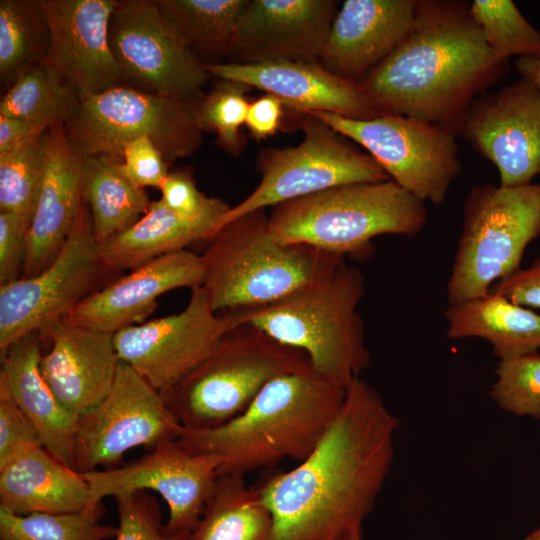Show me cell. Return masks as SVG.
Instances as JSON below:
<instances>
[{
  "label": "cell",
  "instance_id": "cell-1",
  "mask_svg": "<svg viewBox=\"0 0 540 540\" xmlns=\"http://www.w3.org/2000/svg\"><path fill=\"white\" fill-rule=\"evenodd\" d=\"M399 421L360 377L315 449L257 486L273 519L269 540H363V522L390 472Z\"/></svg>",
  "mask_w": 540,
  "mask_h": 540
},
{
  "label": "cell",
  "instance_id": "cell-2",
  "mask_svg": "<svg viewBox=\"0 0 540 540\" xmlns=\"http://www.w3.org/2000/svg\"><path fill=\"white\" fill-rule=\"evenodd\" d=\"M508 72L460 0H417L401 43L359 83L380 114L417 118L456 136L474 101Z\"/></svg>",
  "mask_w": 540,
  "mask_h": 540
},
{
  "label": "cell",
  "instance_id": "cell-3",
  "mask_svg": "<svg viewBox=\"0 0 540 540\" xmlns=\"http://www.w3.org/2000/svg\"><path fill=\"white\" fill-rule=\"evenodd\" d=\"M346 388L308 366L268 383L234 419L209 429H182L189 451L216 458L220 475L242 476L285 459L301 462L339 414Z\"/></svg>",
  "mask_w": 540,
  "mask_h": 540
},
{
  "label": "cell",
  "instance_id": "cell-4",
  "mask_svg": "<svg viewBox=\"0 0 540 540\" xmlns=\"http://www.w3.org/2000/svg\"><path fill=\"white\" fill-rule=\"evenodd\" d=\"M363 273L342 262L330 274L272 303L228 311L236 325L250 323L304 352L312 368L347 388L370 362L358 306Z\"/></svg>",
  "mask_w": 540,
  "mask_h": 540
},
{
  "label": "cell",
  "instance_id": "cell-5",
  "mask_svg": "<svg viewBox=\"0 0 540 540\" xmlns=\"http://www.w3.org/2000/svg\"><path fill=\"white\" fill-rule=\"evenodd\" d=\"M201 258L202 287L216 312L272 303L344 262V256L309 245L281 243L272 234L264 209L219 228Z\"/></svg>",
  "mask_w": 540,
  "mask_h": 540
},
{
  "label": "cell",
  "instance_id": "cell-6",
  "mask_svg": "<svg viewBox=\"0 0 540 540\" xmlns=\"http://www.w3.org/2000/svg\"><path fill=\"white\" fill-rule=\"evenodd\" d=\"M427 219L425 202L389 179L340 185L281 203L269 215V227L284 244L366 258L375 237H415Z\"/></svg>",
  "mask_w": 540,
  "mask_h": 540
},
{
  "label": "cell",
  "instance_id": "cell-7",
  "mask_svg": "<svg viewBox=\"0 0 540 540\" xmlns=\"http://www.w3.org/2000/svg\"><path fill=\"white\" fill-rule=\"evenodd\" d=\"M308 366L304 352L241 323L224 334L197 368L161 394L184 428L209 429L243 413L274 379Z\"/></svg>",
  "mask_w": 540,
  "mask_h": 540
},
{
  "label": "cell",
  "instance_id": "cell-8",
  "mask_svg": "<svg viewBox=\"0 0 540 540\" xmlns=\"http://www.w3.org/2000/svg\"><path fill=\"white\" fill-rule=\"evenodd\" d=\"M539 236L540 183L472 187L447 282L448 304L484 296L493 282L517 272L525 249Z\"/></svg>",
  "mask_w": 540,
  "mask_h": 540
},
{
  "label": "cell",
  "instance_id": "cell-9",
  "mask_svg": "<svg viewBox=\"0 0 540 540\" xmlns=\"http://www.w3.org/2000/svg\"><path fill=\"white\" fill-rule=\"evenodd\" d=\"M200 101L119 85L81 99L78 112L64 125L66 137L81 158L121 160L128 142L148 137L171 164L202 144Z\"/></svg>",
  "mask_w": 540,
  "mask_h": 540
},
{
  "label": "cell",
  "instance_id": "cell-10",
  "mask_svg": "<svg viewBox=\"0 0 540 540\" xmlns=\"http://www.w3.org/2000/svg\"><path fill=\"white\" fill-rule=\"evenodd\" d=\"M300 113L304 135L301 143L260 150L259 184L243 201L230 207L217 230L245 214L332 187L390 179L368 153L343 140L342 135L314 115Z\"/></svg>",
  "mask_w": 540,
  "mask_h": 540
},
{
  "label": "cell",
  "instance_id": "cell-11",
  "mask_svg": "<svg viewBox=\"0 0 540 540\" xmlns=\"http://www.w3.org/2000/svg\"><path fill=\"white\" fill-rule=\"evenodd\" d=\"M104 263L89 208L53 262L31 278L0 286V356L18 339L65 319L84 299L118 278Z\"/></svg>",
  "mask_w": 540,
  "mask_h": 540
},
{
  "label": "cell",
  "instance_id": "cell-12",
  "mask_svg": "<svg viewBox=\"0 0 540 540\" xmlns=\"http://www.w3.org/2000/svg\"><path fill=\"white\" fill-rule=\"evenodd\" d=\"M306 113L362 146L392 181L423 202L441 205L462 172L456 135L438 125L395 114L357 120Z\"/></svg>",
  "mask_w": 540,
  "mask_h": 540
},
{
  "label": "cell",
  "instance_id": "cell-13",
  "mask_svg": "<svg viewBox=\"0 0 540 540\" xmlns=\"http://www.w3.org/2000/svg\"><path fill=\"white\" fill-rule=\"evenodd\" d=\"M183 426L156 390L120 361L107 396L79 417L72 468L80 473L118 464L130 449L178 439Z\"/></svg>",
  "mask_w": 540,
  "mask_h": 540
},
{
  "label": "cell",
  "instance_id": "cell-14",
  "mask_svg": "<svg viewBox=\"0 0 540 540\" xmlns=\"http://www.w3.org/2000/svg\"><path fill=\"white\" fill-rule=\"evenodd\" d=\"M109 42L126 80L143 90L202 100L211 76L157 0L118 1Z\"/></svg>",
  "mask_w": 540,
  "mask_h": 540
},
{
  "label": "cell",
  "instance_id": "cell-15",
  "mask_svg": "<svg viewBox=\"0 0 540 540\" xmlns=\"http://www.w3.org/2000/svg\"><path fill=\"white\" fill-rule=\"evenodd\" d=\"M234 326L232 314L214 311L198 286L181 312L125 327L114 333V344L120 360L163 393L197 368Z\"/></svg>",
  "mask_w": 540,
  "mask_h": 540
},
{
  "label": "cell",
  "instance_id": "cell-16",
  "mask_svg": "<svg viewBox=\"0 0 540 540\" xmlns=\"http://www.w3.org/2000/svg\"><path fill=\"white\" fill-rule=\"evenodd\" d=\"M95 502L138 490H152L167 503L168 534L190 533L198 524L219 477L216 458L165 441L121 467L83 473Z\"/></svg>",
  "mask_w": 540,
  "mask_h": 540
},
{
  "label": "cell",
  "instance_id": "cell-17",
  "mask_svg": "<svg viewBox=\"0 0 540 540\" xmlns=\"http://www.w3.org/2000/svg\"><path fill=\"white\" fill-rule=\"evenodd\" d=\"M460 135L497 167L500 186L531 184L540 175V91L521 78L481 95Z\"/></svg>",
  "mask_w": 540,
  "mask_h": 540
},
{
  "label": "cell",
  "instance_id": "cell-18",
  "mask_svg": "<svg viewBox=\"0 0 540 540\" xmlns=\"http://www.w3.org/2000/svg\"><path fill=\"white\" fill-rule=\"evenodd\" d=\"M117 0H39L48 32L46 59L80 99L124 85L109 42Z\"/></svg>",
  "mask_w": 540,
  "mask_h": 540
},
{
  "label": "cell",
  "instance_id": "cell-19",
  "mask_svg": "<svg viewBox=\"0 0 540 540\" xmlns=\"http://www.w3.org/2000/svg\"><path fill=\"white\" fill-rule=\"evenodd\" d=\"M336 14L333 0H248L231 56L240 64L319 62Z\"/></svg>",
  "mask_w": 540,
  "mask_h": 540
},
{
  "label": "cell",
  "instance_id": "cell-20",
  "mask_svg": "<svg viewBox=\"0 0 540 540\" xmlns=\"http://www.w3.org/2000/svg\"><path fill=\"white\" fill-rule=\"evenodd\" d=\"M203 281L201 255L187 249L167 253L119 276L84 299L65 319L114 334L142 323L155 310L161 295L202 286Z\"/></svg>",
  "mask_w": 540,
  "mask_h": 540
},
{
  "label": "cell",
  "instance_id": "cell-21",
  "mask_svg": "<svg viewBox=\"0 0 540 540\" xmlns=\"http://www.w3.org/2000/svg\"><path fill=\"white\" fill-rule=\"evenodd\" d=\"M39 334L42 342L50 345L40 360L42 376L60 403L82 416L101 402L113 386L121 361L114 334L66 319Z\"/></svg>",
  "mask_w": 540,
  "mask_h": 540
},
{
  "label": "cell",
  "instance_id": "cell-22",
  "mask_svg": "<svg viewBox=\"0 0 540 540\" xmlns=\"http://www.w3.org/2000/svg\"><path fill=\"white\" fill-rule=\"evenodd\" d=\"M205 68L211 76L272 94L299 112H327L357 120L380 114L359 83L331 73L319 62L208 63Z\"/></svg>",
  "mask_w": 540,
  "mask_h": 540
},
{
  "label": "cell",
  "instance_id": "cell-23",
  "mask_svg": "<svg viewBox=\"0 0 540 540\" xmlns=\"http://www.w3.org/2000/svg\"><path fill=\"white\" fill-rule=\"evenodd\" d=\"M417 0H346L332 23L320 64L360 83L410 31Z\"/></svg>",
  "mask_w": 540,
  "mask_h": 540
},
{
  "label": "cell",
  "instance_id": "cell-24",
  "mask_svg": "<svg viewBox=\"0 0 540 540\" xmlns=\"http://www.w3.org/2000/svg\"><path fill=\"white\" fill-rule=\"evenodd\" d=\"M84 200L82 158L72 149L64 124L47 130L46 172L28 235V253L21 278L46 269L67 241Z\"/></svg>",
  "mask_w": 540,
  "mask_h": 540
},
{
  "label": "cell",
  "instance_id": "cell-25",
  "mask_svg": "<svg viewBox=\"0 0 540 540\" xmlns=\"http://www.w3.org/2000/svg\"><path fill=\"white\" fill-rule=\"evenodd\" d=\"M42 343L38 332L16 340L0 356V380L35 426L43 447L72 468L79 417L60 403L42 376Z\"/></svg>",
  "mask_w": 540,
  "mask_h": 540
},
{
  "label": "cell",
  "instance_id": "cell-26",
  "mask_svg": "<svg viewBox=\"0 0 540 540\" xmlns=\"http://www.w3.org/2000/svg\"><path fill=\"white\" fill-rule=\"evenodd\" d=\"M96 503L83 473L44 447L28 450L0 468V506L15 514L75 513Z\"/></svg>",
  "mask_w": 540,
  "mask_h": 540
},
{
  "label": "cell",
  "instance_id": "cell-27",
  "mask_svg": "<svg viewBox=\"0 0 540 540\" xmlns=\"http://www.w3.org/2000/svg\"><path fill=\"white\" fill-rule=\"evenodd\" d=\"M230 207L223 202L198 217H185L161 199L151 201L134 225L100 246L102 259L111 271L121 274L164 254L184 250L191 243L208 241Z\"/></svg>",
  "mask_w": 540,
  "mask_h": 540
},
{
  "label": "cell",
  "instance_id": "cell-28",
  "mask_svg": "<svg viewBox=\"0 0 540 540\" xmlns=\"http://www.w3.org/2000/svg\"><path fill=\"white\" fill-rule=\"evenodd\" d=\"M444 316L447 338H482L499 360L540 348V314L496 292L449 305Z\"/></svg>",
  "mask_w": 540,
  "mask_h": 540
},
{
  "label": "cell",
  "instance_id": "cell-29",
  "mask_svg": "<svg viewBox=\"0 0 540 540\" xmlns=\"http://www.w3.org/2000/svg\"><path fill=\"white\" fill-rule=\"evenodd\" d=\"M121 161L106 155L82 158V195L99 246L134 225L151 203L146 189L122 172Z\"/></svg>",
  "mask_w": 540,
  "mask_h": 540
},
{
  "label": "cell",
  "instance_id": "cell-30",
  "mask_svg": "<svg viewBox=\"0 0 540 540\" xmlns=\"http://www.w3.org/2000/svg\"><path fill=\"white\" fill-rule=\"evenodd\" d=\"M271 512L256 487L242 476L220 475L187 540H269Z\"/></svg>",
  "mask_w": 540,
  "mask_h": 540
},
{
  "label": "cell",
  "instance_id": "cell-31",
  "mask_svg": "<svg viewBox=\"0 0 540 540\" xmlns=\"http://www.w3.org/2000/svg\"><path fill=\"white\" fill-rule=\"evenodd\" d=\"M81 99L46 59L25 67L0 101V115L24 118L48 127L66 124L78 112Z\"/></svg>",
  "mask_w": 540,
  "mask_h": 540
},
{
  "label": "cell",
  "instance_id": "cell-32",
  "mask_svg": "<svg viewBox=\"0 0 540 540\" xmlns=\"http://www.w3.org/2000/svg\"><path fill=\"white\" fill-rule=\"evenodd\" d=\"M198 55H231L248 0H157Z\"/></svg>",
  "mask_w": 540,
  "mask_h": 540
},
{
  "label": "cell",
  "instance_id": "cell-33",
  "mask_svg": "<svg viewBox=\"0 0 540 540\" xmlns=\"http://www.w3.org/2000/svg\"><path fill=\"white\" fill-rule=\"evenodd\" d=\"M102 502L65 514H15L0 506V540H109L117 527L101 523Z\"/></svg>",
  "mask_w": 540,
  "mask_h": 540
},
{
  "label": "cell",
  "instance_id": "cell-34",
  "mask_svg": "<svg viewBox=\"0 0 540 540\" xmlns=\"http://www.w3.org/2000/svg\"><path fill=\"white\" fill-rule=\"evenodd\" d=\"M48 32L39 0L0 1V73L17 76L31 63L44 59Z\"/></svg>",
  "mask_w": 540,
  "mask_h": 540
},
{
  "label": "cell",
  "instance_id": "cell-35",
  "mask_svg": "<svg viewBox=\"0 0 540 540\" xmlns=\"http://www.w3.org/2000/svg\"><path fill=\"white\" fill-rule=\"evenodd\" d=\"M47 166V131L0 154V211L34 214Z\"/></svg>",
  "mask_w": 540,
  "mask_h": 540
},
{
  "label": "cell",
  "instance_id": "cell-36",
  "mask_svg": "<svg viewBox=\"0 0 540 540\" xmlns=\"http://www.w3.org/2000/svg\"><path fill=\"white\" fill-rule=\"evenodd\" d=\"M470 11L488 46L501 59L540 58V31L512 0H474Z\"/></svg>",
  "mask_w": 540,
  "mask_h": 540
},
{
  "label": "cell",
  "instance_id": "cell-37",
  "mask_svg": "<svg viewBox=\"0 0 540 540\" xmlns=\"http://www.w3.org/2000/svg\"><path fill=\"white\" fill-rule=\"evenodd\" d=\"M251 89L245 83L221 79L199 104V119L204 132H214L218 145L235 157L245 148L241 127L250 105L246 94Z\"/></svg>",
  "mask_w": 540,
  "mask_h": 540
},
{
  "label": "cell",
  "instance_id": "cell-38",
  "mask_svg": "<svg viewBox=\"0 0 540 540\" xmlns=\"http://www.w3.org/2000/svg\"><path fill=\"white\" fill-rule=\"evenodd\" d=\"M490 396L504 411L540 419V354L499 360Z\"/></svg>",
  "mask_w": 540,
  "mask_h": 540
},
{
  "label": "cell",
  "instance_id": "cell-39",
  "mask_svg": "<svg viewBox=\"0 0 540 540\" xmlns=\"http://www.w3.org/2000/svg\"><path fill=\"white\" fill-rule=\"evenodd\" d=\"M119 525L114 540H187L189 533L168 534L157 499L146 490L114 497Z\"/></svg>",
  "mask_w": 540,
  "mask_h": 540
},
{
  "label": "cell",
  "instance_id": "cell-40",
  "mask_svg": "<svg viewBox=\"0 0 540 540\" xmlns=\"http://www.w3.org/2000/svg\"><path fill=\"white\" fill-rule=\"evenodd\" d=\"M36 447H43L39 434L0 380V468Z\"/></svg>",
  "mask_w": 540,
  "mask_h": 540
},
{
  "label": "cell",
  "instance_id": "cell-41",
  "mask_svg": "<svg viewBox=\"0 0 540 540\" xmlns=\"http://www.w3.org/2000/svg\"><path fill=\"white\" fill-rule=\"evenodd\" d=\"M33 214L0 211V286L22 277Z\"/></svg>",
  "mask_w": 540,
  "mask_h": 540
},
{
  "label": "cell",
  "instance_id": "cell-42",
  "mask_svg": "<svg viewBox=\"0 0 540 540\" xmlns=\"http://www.w3.org/2000/svg\"><path fill=\"white\" fill-rule=\"evenodd\" d=\"M169 164L148 137L128 142L123 149L120 168L137 186L160 189L169 174Z\"/></svg>",
  "mask_w": 540,
  "mask_h": 540
},
{
  "label": "cell",
  "instance_id": "cell-43",
  "mask_svg": "<svg viewBox=\"0 0 540 540\" xmlns=\"http://www.w3.org/2000/svg\"><path fill=\"white\" fill-rule=\"evenodd\" d=\"M159 190L164 204L185 217H198L224 202L200 192L191 174L182 170L169 172Z\"/></svg>",
  "mask_w": 540,
  "mask_h": 540
},
{
  "label": "cell",
  "instance_id": "cell-44",
  "mask_svg": "<svg viewBox=\"0 0 540 540\" xmlns=\"http://www.w3.org/2000/svg\"><path fill=\"white\" fill-rule=\"evenodd\" d=\"M489 291L506 297L515 304L540 309V255L532 264L498 281Z\"/></svg>",
  "mask_w": 540,
  "mask_h": 540
},
{
  "label": "cell",
  "instance_id": "cell-45",
  "mask_svg": "<svg viewBox=\"0 0 540 540\" xmlns=\"http://www.w3.org/2000/svg\"><path fill=\"white\" fill-rule=\"evenodd\" d=\"M284 105L279 98L269 93L250 103L245 125L256 141L264 140L277 132Z\"/></svg>",
  "mask_w": 540,
  "mask_h": 540
},
{
  "label": "cell",
  "instance_id": "cell-46",
  "mask_svg": "<svg viewBox=\"0 0 540 540\" xmlns=\"http://www.w3.org/2000/svg\"><path fill=\"white\" fill-rule=\"evenodd\" d=\"M49 128L42 123L28 119L0 115V154L44 133Z\"/></svg>",
  "mask_w": 540,
  "mask_h": 540
},
{
  "label": "cell",
  "instance_id": "cell-47",
  "mask_svg": "<svg viewBox=\"0 0 540 540\" xmlns=\"http://www.w3.org/2000/svg\"><path fill=\"white\" fill-rule=\"evenodd\" d=\"M515 67L521 78L530 80L540 91V58L519 57Z\"/></svg>",
  "mask_w": 540,
  "mask_h": 540
},
{
  "label": "cell",
  "instance_id": "cell-48",
  "mask_svg": "<svg viewBox=\"0 0 540 540\" xmlns=\"http://www.w3.org/2000/svg\"><path fill=\"white\" fill-rule=\"evenodd\" d=\"M524 540H540V527L527 536Z\"/></svg>",
  "mask_w": 540,
  "mask_h": 540
}]
</instances>
